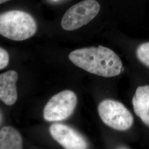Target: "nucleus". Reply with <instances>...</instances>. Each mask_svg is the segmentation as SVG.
Returning a JSON list of instances; mask_svg holds the SVG:
<instances>
[{
    "label": "nucleus",
    "instance_id": "f257e3e1",
    "mask_svg": "<svg viewBox=\"0 0 149 149\" xmlns=\"http://www.w3.org/2000/svg\"><path fill=\"white\" fill-rule=\"evenodd\" d=\"M69 59L87 72L104 77L117 76L122 72V63L117 54L102 45L74 50Z\"/></svg>",
    "mask_w": 149,
    "mask_h": 149
},
{
    "label": "nucleus",
    "instance_id": "f03ea898",
    "mask_svg": "<svg viewBox=\"0 0 149 149\" xmlns=\"http://www.w3.org/2000/svg\"><path fill=\"white\" fill-rule=\"evenodd\" d=\"M37 30L34 18L24 11L11 10L0 15V34L4 37L22 41L33 37Z\"/></svg>",
    "mask_w": 149,
    "mask_h": 149
},
{
    "label": "nucleus",
    "instance_id": "7ed1b4c3",
    "mask_svg": "<svg viewBox=\"0 0 149 149\" xmlns=\"http://www.w3.org/2000/svg\"><path fill=\"white\" fill-rule=\"evenodd\" d=\"M98 111L102 122L113 129L125 131L133 125V115L119 102L105 100L100 103Z\"/></svg>",
    "mask_w": 149,
    "mask_h": 149
},
{
    "label": "nucleus",
    "instance_id": "20e7f679",
    "mask_svg": "<svg viewBox=\"0 0 149 149\" xmlns=\"http://www.w3.org/2000/svg\"><path fill=\"white\" fill-rule=\"evenodd\" d=\"M96 0H84L71 7L64 14L61 26L64 30L72 31L87 24L100 11Z\"/></svg>",
    "mask_w": 149,
    "mask_h": 149
},
{
    "label": "nucleus",
    "instance_id": "39448f33",
    "mask_svg": "<svg viewBox=\"0 0 149 149\" xmlns=\"http://www.w3.org/2000/svg\"><path fill=\"white\" fill-rule=\"evenodd\" d=\"M77 98L70 90L61 91L53 96L43 111V117L48 122H60L67 119L74 113Z\"/></svg>",
    "mask_w": 149,
    "mask_h": 149
},
{
    "label": "nucleus",
    "instance_id": "423d86ee",
    "mask_svg": "<svg viewBox=\"0 0 149 149\" xmlns=\"http://www.w3.org/2000/svg\"><path fill=\"white\" fill-rule=\"evenodd\" d=\"M52 138L65 149H86L88 144L85 138L77 131L65 124L55 123L49 129Z\"/></svg>",
    "mask_w": 149,
    "mask_h": 149
},
{
    "label": "nucleus",
    "instance_id": "0eeeda50",
    "mask_svg": "<svg viewBox=\"0 0 149 149\" xmlns=\"http://www.w3.org/2000/svg\"><path fill=\"white\" fill-rule=\"evenodd\" d=\"M17 72L10 70L0 74V100L7 106H12L18 98L16 82Z\"/></svg>",
    "mask_w": 149,
    "mask_h": 149
},
{
    "label": "nucleus",
    "instance_id": "6e6552de",
    "mask_svg": "<svg viewBox=\"0 0 149 149\" xmlns=\"http://www.w3.org/2000/svg\"><path fill=\"white\" fill-rule=\"evenodd\" d=\"M132 103L135 113L149 127V85L137 88Z\"/></svg>",
    "mask_w": 149,
    "mask_h": 149
},
{
    "label": "nucleus",
    "instance_id": "1a4fd4ad",
    "mask_svg": "<svg viewBox=\"0 0 149 149\" xmlns=\"http://www.w3.org/2000/svg\"><path fill=\"white\" fill-rule=\"evenodd\" d=\"M23 142L21 135L15 128L5 126L0 130V149H22Z\"/></svg>",
    "mask_w": 149,
    "mask_h": 149
},
{
    "label": "nucleus",
    "instance_id": "9d476101",
    "mask_svg": "<svg viewBox=\"0 0 149 149\" xmlns=\"http://www.w3.org/2000/svg\"><path fill=\"white\" fill-rule=\"evenodd\" d=\"M136 55L139 60L149 68V42L140 44L136 48Z\"/></svg>",
    "mask_w": 149,
    "mask_h": 149
},
{
    "label": "nucleus",
    "instance_id": "9b49d317",
    "mask_svg": "<svg viewBox=\"0 0 149 149\" xmlns=\"http://www.w3.org/2000/svg\"><path fill=\"white\" fill-rule=\"evenodd\" d=\"M10 57L7 51L3 48H0V70L5 69L9 63Z\"/></svg>",
    "mask_w": 149,
    "mask_h": 149
},
{
    "label": "nucleus",
    "instance_id": "f8f14e48",
    "mask_svg": "<svg viewBox=\"0 0 149 149\" xmlns=\"http://www.w3.org/2000/svg\"><path fill=\"white\" fill-rule=\"evenodd\" d=\"M10 1V0H0V3L2 4V3H5V2H7V1Z\"/></svg>",
    "mask_w": 149,
    "mask_h": 149
}]
</instances>
